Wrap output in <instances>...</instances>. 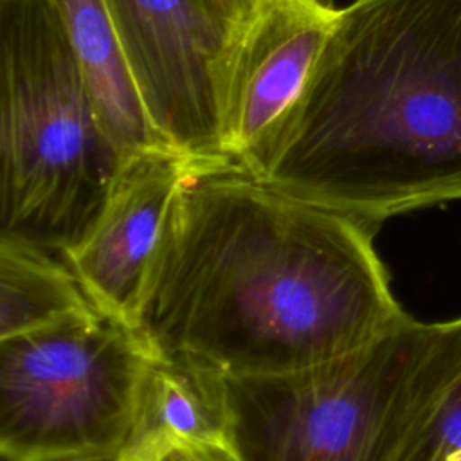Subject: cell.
<instances>
[{
  "label": "cell",
  "mask_w": 461,
  "mask_h": 461,
  "mask_svg": "<svg viewBox=\"0 0 461 461\" xmlns=\"http://www.w3.org/2000/svg\"><path fill=\"white\" fill-rule=\"evenodd\" d=\"M375 230L230 162L203 164L173 202L135 331L151 355L223 376L349 355L407 317Z\"/></svg>",
  "instance_id": "obj_1"
},
{
  "label": "cell",
  "mask_w": 461,
  "mask_h": 461,
  "mask_svg": "<svg viewBox=\"0 0 461 461\" xmlns=\"http://www.w3.org/2000/svg\"><path fill=\"white\" fill-rule=\"evenodd\" d=\"M375 229L461 200V0H355L247 171Z\"/></svg>",
  "instance_id": "obj_2"
},
{
  "label": "cell",
  "mask_w": 461,
  "mask_h": 461,
  "mask_svg": "<svg viewBox=\"0 0 461 461\" xmlns=\"http://www.w3.org/2000/svg\"><path fill=\"white\" fill-rule=\"evenodd\" d=\"M461 378V317H405L371 344L304 369L223 376L238 461H414Z\"/></svg>",
  "instance_id": "obj_3"
},
{
  "label": "cell",
  "mask_w": 461,
  "mask_h": 461,
  "mask_svg": "<svg viewBox=\"0 0 461 461\" xmlns=\"http://www.w3.org/2000/svg\"><path fill=\"white\" fill-rule=\"evenodd\" d=\"M121 162L50 2L0 0V236L59 258Z\"/></svg>",
  "instance_id": "obj_4"
},
{
  "label": "cell",
  "mask_w": 461,
  "mask_h": 461,
  "mask_svg": "<svg viewBox=\"0 0 461 461\" xmlns=\"http://www.w3.org/2000/svg\"><path fill=\"white\" fill-rule=\"evenodd\" d=\"M149 357L135 330L99 312L0 339V456H117Z\"/></svg>",
  "instance_id": "obj_5"
},
{
  "label": "cell",
  "mask_w": 461,
  "mask_h": 461,
  "mask_svg": "<svg viewBox=\"0 0 461 461\" xmlns=\"http://www.w3.org/2000/svg\"><path fill=\"white\" fill-rule=\"evenodd\" d=\"M142 104L176 151L227 162L220 99L236 34L202 0H106Z\"/></svg>",
  "instance_id": "obj_6"
},
{
  "label": "cell",
  "mask_w": 461,
  "mask_h": 461,
  "mask_svg": "<svg viewBox=\"0 0 461 461\" xmlns=\"http://www.w3.org/2000/svg\"><path fill=\"white\" fill-rule=\"evenodd\" d=\"M339 16L333 0H258L225 67L220 148L252 171L306 81Z\"/></svg>",
  "instance_id": "obj_7"
},
{
  "label": "cell",
  "mask_w": 461,
  "mask_h": 461,
  "mask_svg": "<svg viewBox=\"0 0 461 461\" xmlns=\"http://www.w3.org/2000/svg\"><path fill=\"white\" fill-rule=\"evenodd\" d=\"M209 164L175 149L121 162L86 232L59 254L92 308L135 330L142 294L184 180Z\"/></svg>",
  "instance_id": "obj_8"
},
{
  "label": "cell",
  "mask_w": 461,
  "mask_h": 461,
  "mask_svg": "<svg viewBox=\"0 0 461 461\" xmlns=\"http://www.w3.org/2000/svg\"><path fill=\"white\" fill-rule=\"evenodd\" d=\"M194 445L229 447L223 375L184 358L151 355L119 461H160Z\"/></svg>",
  "instance_id": "obj_9"
},
{
  "label": "cell",
  "mask_w": 461,
  "mask_h": 461,
  "mask_svg": "<svg viewBox=\"0 0 461 461\" xmlns=\"http://www.w3.org/2000/svg\"><path fill=\"white\" fill-rule=\"evenodd\" d=\"M49 2L67 38L97 122L119 157L126 160L151 149H175L153 126L142 104L106 0Z\"/></svg>",
  "instance_id": "obj_10"
},
{
  "label": "cell",
  "mask_w": 461,
  "mask_h": 461,
  "mask_svg": "<svg viewBox=\"0 0 461 461\" xmlns=\"http://www.w3.org/2000/svg\"><path fill=\"white\" fill-rule=\"evenodd\" d=\"M92 312L58 256L0 236V339Z\"/></svg>",
  "instance_id": "obj_11"
},
{
  "label": "cell",
  "mask_w": 461,
  "mask_h": 461,
  "mask_svg": "<svg viewBox=\"0 0 461 461\" xmlns=\"http://www.w3.org/2000/svg\"><path fill=\"white\" fill-rule=\"evenodd\" d=\"M414 461H461V378L439 405Z\"/></svg>",
  "instance_id": "obj_12"
},
{
  "label": "cell",
  "mask_w": 461,
  "mask_h": 461,
  "mask_svg": "<svg viewBox=\"0 0 461 461\" xmlns=\"http://www.w3.org/2000/svg\"><path fill=\"white\" fill-rule=\"evenodd\" d=\"M207 11L236 36L249 22L258 0H202Z\"/></svg>",
  "instance_id": "obj_13"
},
{
  "label": "cell",
  "mask_w": 461,
  "mask_h": 461,
  "mask_svg": "<svg viewBox=\"0 0 461 461\" xmlns=\"http://www.w3.org/2000/svg\"><path fill=\"white\" fill-rule=\"evenodd\" d=\"M160 461H238L232 454L230 447L221 445H194V447H182Z\"/></svg>",
  "instance_id": "obj_14"
},
{
  "label": "cell",
  "mask_w": 461,
  "mask_h": 461,
  "mask_svg": "<svg viewBox=\"0 0 461 461\" xmlns=\"http://www.w3.org/2000/svg\"><path fill=\"white\" fill-rule=\"evenodd\" d=\"M72 461H119L117 456H108V457H90V459H72Z\"/></svg>",
  "instance_id": "obj_15"
}]
</instances>
